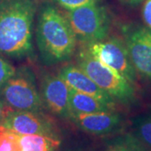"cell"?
<instances>
[{
	"label": "cell",
	"instance_id": "cell-20",
	"mask_svg": "<svg viewBox=\"0 0 151 151\" xmlns=\"http://www.w3.org/2000/svg\"><path fill=\"white\" fill-rule=\"evenodd\" d=\"M10 109L6 106L4 103L2 102V100L0 99V125L3 124V122L5 119L6 114Z\"/></svg>",
	"mask_w": 151,
	"mask_h": 151
},
{
	"label": "cell",
	"instance_id": "cell-6",
	"mask_svg": "<svg viewBox=\"0 0 151 151\" xmlns=\"http://www.w3.org/2000/svg\"><path fill=\"white\" fill-rule=\"evenodd\" d=\"M81 47L100 62L108 65L137 86L138 75L129 57L124 39L109 36L100 41L81 44Z\"/></svg>",
	"mask_w": 151,
	"mask_h": 151
},
{
	"label": "cell",
	"instance_id": "cell-8",
	"mask_svg": "<svg viewBox=\"0 0 151 151\" xmlns=\"http://www.w3.org/2000/svg\"><path fill=\"white\" fill-rule=\"evenodd\" d=\"M21 135H45L58 138V129L54 120L43 111L9 110L2 124Z\"/></svg>",
	"mask_w": 151,
	"mask_h": 151
},
{
	"label": "cell",
	"instance_id": "cell-15",
	"mask_svg": "<svg viewBox=\"0 0 151 151\" xmlns=\"http://www.w3.org/2000/svg\"><path fill=\"white\" fill-rule=\"evenodd\" d=\"M134 129V135L151 151V112L135 119Z\"/></svg>",
	"mask_w": 151,
	"mask_h": 151
},
{
	"label": "cell",
	"instance_id": "cell-18",
	"mask_svg": "<svg viewBox=\"0 0 151 151\" xmlns=\"http://www.w3.org/2000/svg\"><path fill=\"white\" fill-rule=\"evenodd\" d=\"M55 4L65 9V10H72L81 6L96 3L97 0H53Z\"/></svg>",
	"mask_w": 151,
	"mask_h": 151
},
{
	"label": "cell",
	"instance_id": "cell-2",
	"mask_svg": "<svg viewBox=\"0 0 151 151\" xmlns=\"http://www.w3.org/2000/svg\"><path fill=\"white\" fill-rule=\"evenodd\" d=\"M35 40L45 65L67 61L76 50L77 40L67 17L55 6H43L38 14Z\"/></svg>",
	"mask_w": 151,
	"mask_h": 151
},
{
	"label": "cell",
	"instance_id": "cell-19",
	"mask_svg": "<svg viewBox=\"0 0 151 151\" xmlns=\"http://www.w3.org/2000/svg\"><path fill=\"white\" fill-rule=\"evenodd\" d=\"M142 17L146 27L151 29V0H145L142 8Z\"/></svg>",
	"mask_w": 151,
	"mask_h": 151
},
{
	"label": "cell",
	"instance_id": "cell-16",
	"mask_svg": "<svg viewBox=\"0 0 151 151\" xmlns=\"http://www.w3.org/2000/svg\"><path fill=\"white\" fill-rule=\"evenodd\" d=\"M20 134L0 125V151H21Z\"/></svg>",
	"mask_w": 151,
	"mask_h": 151
},
{
	"label": "cell",
	"instance_id": "cell-7",
	"mask_svg": "<svg viewBox=\"0 0 151 151\" xmlns=\"http://www.w3.org/2000/svg\"><path fill=\"white\" fill-rule=\"evenodd\" d=\"M122 33L137 75L151 82V29L140 24H125Z\"/></svg>",
	"mask_w": 151,
	"mask_h": 151
},
{
	"label": "cell",
	"instance_id": "cell-4",
	"mask_svg": "<svg viewBox=\"0 0 151 151\" xmlns=\"http://www.w3.org/2000/svg\"><path fill=\"white\" fill-rule=\"evenodd\" d=\"M0 99L10 110L43 111L45 109L35 74L27 65L16 68L14 75L0 88Z\"/></svg>",
	"mask_w": 151,
	"mask_h": 151
},
{
	"label": "cell",
	"instance_id": "cell-11",
	"mask_svg": "<svg viewBox=\"0 0 151 151\" xmlns=\"http://www.w3.org/2000/svg\"><path fill=\"white\" fill-rule=\"evenodd\" d=\"M58 75L70 88L96 97L109 107L116 109L117 103L113 97L97 86L92 78L77 65H64L60 70Z\"/></svg>",
	"mask_w": 151,
	"mask_h": 151
},
{
	"label": "cell",
	"instance_id": "cell-3",
	"mask_svg": "<svg viewBox=\"0 0 151 151\" xmlns=\"http://www.w3.org/2000/svg\"><path fill=\"white\" fill-rule=\"evenodd\" d=\"M76 63L97 86L113 97L118 104L131 106L136 103L138 100L137 86L128 81L116 70L94 58L82 47L77 55Z\"/></svg>",
	"mask_w": 151,
	"mask_h": 151
},
{
	"label": "cell",
	"instance_id": "cell-5",
	"mask_svg": "<svg viewBox=\"0 0 151 151\" xmlns=\"http://www.w3.org/2000/svg\"><path fill=\"white\" fill-rule=\"evenodd\" d=\"M65 16L80 43L97 42L109 35L110 17L106 9L97 2L66 11Z\"/></svg>",
	"mask_w": 151,
	"mask_h": 151
},
{
	"label": "cell",
	"instance_id": "cell-13",
	"mask_svg": "<svg viewBox=\"0 0 151 151\" xmlns=\"http://www.w3.org/2000/svg\"><path fill=\"white\" fill-rule=\"evenodd\" d=\"M21 151H55L59 148L60 140L45 135L20 134Z\"/></svg>",
	"mask_w": 151,
	"mask_h": 151
},
{
	"label": "cell",
	"instance_id": "cell-21",
	"mask_svg": "<svg viewBox=\"0 0 151 151\" xmlns=\"http://www.w3.org/2000/svg\"><path fill=\"white\" fill-rule=\"evenodd\" d=\"M119 1L123 5L130 8H134L136 6L139 5L145 0H119Z\"/></svg>",
	"mask_w": 151,
	"mask_h": 151
},
{
	"label": "cell",
	"instance_id": "cell-10",
	"mask_svg": "<svg viewBox=\"0 0 151 151\" xmlns=\"http://www.w3.org/2000/svg\"><path fill=\"white\" fill-rule=\"evenodd\" d=\"M70 120L86 133L103 135L119 129L124 122V118L121 113L113 110L93 113H73Z\"/></svg>",
	"mask_w": 151,
	"mask_h": 151
},
{
	"label": "cell",
	"instance_id": "cell-12",
	"mask_svg": "<svg viewBox=\"0 0 151 151\" xmlns=\"http://www.w3.org/2000/svg\"><path fill=\"white\" fill-rule=\"evenodd\" d=\"M69 100L72 114L100 113L115 110V108L109 107L108 105L97 99L96 97L87 95L83 92H78L70 87L69 91Z\"/></svg>",
	"mask_w": 151,
	"mask_h": 151
},
{
	"label": "cell",
	"instance_id": "cell-9",
	"mask_svg": "<svg viewBox=\"0 0 151 151\" xmlns=\"http://www.w3.org/2000/svg\"><path fill=\"white\" fill-rule=\"evenodd\" d=\"M70 87L59 75L44 73L40 78V93L44 108L60 119H70L72 115L69 100Z\"/></svg>",
	"mask_w": 151,
	"mask_h": 151
},
{
	"label": "cell",
	"instance_id": "cell-17",
	"mask_svg": "<svg viewBox=\"0 0 151 151\" xmlns=\"http://www.w3.org/2000/svg\"><path fill=\"white\" fill-rule=\"evenodd\" d=\"M16 68L0 54V88L15 72Z\"/></svg>",
	"mask_w": 151,
	"mask_h": 151
},
{
	"label": "cell",
	"instance_id": "cell-14",
	"mask_svg": "<svg viewBox=\"0 0 151 151\" xmlns=\"http://www.w3.org/2000/svg\"><path fill=\"white\" fill-rule=\"evenodd\" d=\"M103 151H150L134 134H125L109 141Z\"/></svg>",
	"mask_w": 151,
	"mask_h": 151
},
{
	"label": "cell",
	"instance_id": "cell-1",
	"mask_svg": "<svg viewBox=\"0 0 151 151\" xmlns=\"http://www.w3.org/2000/svg\"><path fill=\"white\" fill-rule=\"evenodd\" d=\"M35 0H0V54L15 59L33 57Z\"/></svg>",
	"mask_w": 151,
	"mask_h": 151
}]
</instances>
